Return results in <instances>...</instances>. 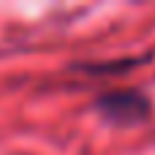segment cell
Instances as JSON below:
<instances>
[{"label": "cell", "mask_w": 155, "mask_h": 155, "mask_svg": "<svg viewBox=\"0 0 155 155\" xmlns=\"http://www.w3.org/2000/svg\"><path fill=\"white\" fill-rule=\"evenodd\" d=\"M95 109L104 120L112 125H139L153 114V104L142 90L125 87V90H106L98 95Z\"/></svg>", "instance_id": "6da1fadb"}]
</instances>
